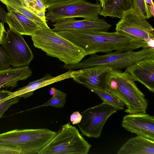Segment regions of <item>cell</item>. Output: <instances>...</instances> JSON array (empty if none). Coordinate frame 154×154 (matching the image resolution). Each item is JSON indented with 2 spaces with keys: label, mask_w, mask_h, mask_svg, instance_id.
Instances as JSON below:
<instances>
[{
  "label": "cell",
  "mask_w": 154,
  "mask_h": 154,
  "mask_svg": "<svg viewBox=\"0 0 154 154\" xmlns=\"http://www.w3.org/2000/svg\"><path fill=\"white\" fill-rule=\"evenodd\" d=\"M122 126L127 130L154 141V117L146 113L129 114L123 118Z\"/></svg>",
  "instance_id": "cell-12"
},
{
  "label": "cell",
  "mask_w": 154,
  "mask_h": 154,
  "mask_svg": "<svg viewBox=\"0 0 154 154\" xmlns=\"http://www.w3.org/2000/svg\"><path fill=\"white\" fill-rule=\"evenodd\" d=\"M72 79L92 91L94 90L107 91V82L112 68L98 65L83 69Z\"/></svg>",
  "instance_id": "cell-11"
},
{
  "label": "cell",
  "mask_w": 154,
  "mask_h": 154,
  "mask_svg": "<svg viewBox=\"0 0 154 154\" xmlns=\"http://www.w3.org/2000/svg\"><path fill=\"white\" fill-rule=\"evenodd\" d=\"M134 81L142 84L154 92V57L137 61L126 68Z\"/></svg>",
  "instance_id": "cell-14"
},
{
  "label": "cell",
  "mask_w": 154,
  "mask_h": 154,
  "mask_svg": "<svg viewBox=\"0 0 154 154\" xmlns=\"http://www.w3.org/2000/svg\"><path fill=\"white\" fill-rule=\"evenodd\" d=\"M6 7L8 11L6 16V23L10 29L20 34L32 36L42 27L16 10Z\"/></svg>",
  "instance_id": "cell-16"
},
{
  "label": "cell",
  "mask_w": 154,
  "mask_h": 154,
  "mask_svg": "<svg viewBox=\"0 0 154 154\" xmlns=\"http://www.w3.org/2000/svg\"><path fill=\"white\" fill-rule=\"evenodd\" d=\"M133 9V0H106L99 15L120 19L124 12Z\"/></svg>",
  "instance_id": "cell-19"
},
{
  "label": "cell",
  "mask_w": 154,
  "mask_h": 154,
  "mask_svg": "<svg viewBox=\"0 0 154 154\" xmlns=\"http://www.w3.org/2000/svg\"><path fill=\"white\" fill-rule=\"evenodd\" d=\"M82 117V115L79 112H74L70 116V121L73 125H77L81 122Z\"/></svg>",
  "instance_id": "cell-29"
},
{
  "label": "cell",
  "mask_w": 154,
  "mask_h": 154,
  "mask_svg": "<svg viewBox=\"0 0 154 154\" xmlns=\"http://www.w3.org/2000/svg\"><path fill=\"white\" fill-rule=\"evenodd\" d=\"M52 26V30L58 32L66 30L89 29L107 32L111 25L104 20L98 19L96 20L84 19L78 20L74 18H68L59 21Z\"/></svg>",
  "instance_id": "cell-15"
},
{
  "label": "cell",
  "mask_w": 154,
  "mask_h": 154,
  "mask_svg": "<svg viewBox=\"0 0 154 154\" xmlns=\"http://www.w3.org/2000/svg\"><path fill=\"white\" fill-rule=\"evenodd\" d=\"M56 32L82 48L86 55L98 53L125 52L140 48H150L145 42L129 38L116 31L110 32L81 29L66 30Z\"/></svg>",
  "instance_id": "cell-1"
},
{
  "label": "cell",
  "mask_w": 154,
  "mask_h": 154,
  "mask_svg": "<svg viewBox=\"0 0 154 154\" xmlns=\"http://www.w3.org/2000/svg\"><path fill=\"white\" fill-rule=\"evenodd\" d=\"M146 3L148 5L149 4V5H154L153 0H145Z\"/></svg>",
  "instance_id": "cell-34"
},
{
  "label": "cell",
  "mask_w": 154,
  "mask_h": 154,
  "mask_svg": "<svg viewBox=\"0 0 154 154\" xmlns=\"http://www.w3.org/2000/svg\"><path fill=\"white\" fill-rule=\"evenodd\" d=\"M23 4L33 13L46 22V8L41 0H21Z\"/></svg>",
  "instance_id": "cell-23"
},
{
  "label": "cell",
  "mask_w": 154,
  "mask_h": 154,
  "mask_svg": "<svg viewBox=\"0 0 154 154\" xmlns=\"http://www.w3.org/2000/svg\"><path fill=\"white\" fill-rule=\"evenodd\" d=\"M117 111L112 106L103 102L81 112V120L77 125L82 135L98 138L100 136L108 119Z\"/></svg>",
  "instance_id": "cell-9"
},
{
  "label": "cell",
  "mask_w": 154,
  "mask_h": 154,
  "mask_svg": "<svg viewBox=\"0 0 154 154\" xmlns=\"http://www.w3.org/2000/svg\"><path fill=\"white\" fill-rule=\"evenodd\" d=\"M7 12L0 5V20L3 23H6V16Z\"/></svg>",
  "instance_id": "cell-32"
},
{
  "label": "cell",
  "mask_w": 154,
  "mask_h": 154,
  "mask_svg": "<svg viewBox=\"0 0 154 154\" xmlns=\"http://www.w3.org/2000/svg\"><path fill=\"white\" fill-rule=\"evenodd\" d=\"M20 98L19 97H15L0 103V118L2 117L4 113L10 106L17 103Z\"/></svg>",
  "instance_id": "cell-26"
},
{
  "label": "cell",
  "mask_w": 154,
  "mask_h": 154,
  "mask_svg": "<svg viewBox=\"0 0 154 154\" xmlns=\"http://www.w3.org/2000/svg\"><path fill=\"white\" fill-rule=\"evenodd\" d=\"M89 58L72 64H64L66 69H82L94 66L103 65L112 70H121L140 60L154 57V48H143L141 50L125 52H111L103 55L92 54Z\"/></svg>",
  "instance_id": "cell-4"
},
{
  "label": "cell",
  "mask_w": 154,
  "mask_h": 154,
  "mask_svg": "<svg viewBox=\"0 0 154 154\" xmlns=\"http://www.w3.org/2000/svg\"><path fill=\"white\" fill-rule=\"evenodd\" d=\"M13 61L8 55L3 48L0 45V70L10 67Z\"/></svg>",
  "instance_id": "cell-25"
},
{
  "label": "cell",
  "mask_w": 154,
  "mask_h": 154,
  "mask_svg": "<svg viewBox=\"0 0 154 154\" xmlns=\"http://www.w3.org/2000/svg\"><path fill=\"white\" fill-rule=\"evenodd\" d=\"M46 8L60 5L67 3L76 0H41Z\"/></svg>",
  "instance_id": "cell-27"
},
{
  "label": "cell",
  "mask_w": 154,
  "mask_h": 154,
  "mask_svg": "<svg viewBox=\"0 0 154 154\" xmlns=\"http://www.w3.org/2000/svg\"><path fill=\"white\" fill-rule=\"evenodd\" d=\"M49 93L50 95L52 96V97L48 101L42 105L34 107L28 110L48 106L57 108L63 107L66 103V94L54 87L50 89Z\"/></svg>",
  "instance_id": "cell-21"
},
{
  "label": "cell",
  "mask_w": 154,
  "mask_h": 154,
  "mask_svg": "<svg viewBox=\"0 0 154 154\" xmlns=\"http://www.w3.org/2000/svg\"><path fill=\"white\" fill-rule=\"evenodd\" d=\"M91 145L69 123L61 128L38 154H87Z\"/></svg>",
  "instance_id": "cell-6"
},
{
  "label": "cell",
  "mask_w": 154,
  "mask_h": 154,
  "mask_svg": "<svg viewBox=\"0 0 154 154\" xmlns=\"http://www.w3.org/2000/svg\"><path fill=\"white\" fill-rule=\"evenodd\" d=\"M117 154H154V141L137 136L128 140Z\"/></svg>",
  "instance_id": "cell-18"
},
{
  "label": "cell",
  "mask_w": 154,
  "mask_h": 154,
  "mask_svg": "<svg viewBox=\"0 0 154 154\" xmlns=\"http://www.w3.org/2000/svg\"><path fill=\"white\" fill-rule=\"evenodd\" d=\"M0 154H22V153L18 149L0 144Z\"/></svg>",
  "instance_id": "cell-28"
},
{
  "label": "cell",
  "mask_w": 154,
  "mask_h": 154,
  "mask_svg": "<svg viewBox=\"0 0 154 154\" xmlns=\"http://www.w3.org/2000/svg\"><path fill=\"white\" fill-rule=\"evenodd\" d=\"M31 36L34 46L47 55L57 58L64 64L80 62L86 56L84 50L48 27H42Z\"/></svg>",
  "instance_id": "cell-2"
},
{
  "label": "cell",
  "mask_w": 154,
  "mask_h": 154,
  "mask_svg": "<svg viewBox=\"0 0 154 154\" xmlns=\"http://www.w3.org/2000/svg\"><path fill=\"white\" fill-rule=\"evenodd\" d=\"M133 0V10L137 14L146 20L152 16L145 0Z\"/></svg>",
  "instance_id": "cell-24"
},
{
  "label": "cell",
  "mask_w": 154,
  "mask_h": 154,
  "mask_svg": "<svg viewBox=\"0 0 154 154\" xmlns=\"http://www.w3.org/2000/svg\"><path fill=\"white\" fill-rule=\"evenodd\" d=\"M56 133L44 128L15 129L0 134V144L18 149L22 154H38Z\"/></svg>",
  "instance_id": "cell-5"
},
{
  "label": "cell",
  "mask_w": 154,
  "mask_h": 154,
  "mask_svg": "<svg viewBox=\"0 0 154 154\" xmlns=\"http://www.w3.org/2000/svg\"><path fill=\"white\" fill-rule=\"evenodd\" d=\"M126 71L112 70L107 82V91L117 96L126 106L129 114L146 113L148 101Z\"/></svg>",
  "instance_id": "cell-3"
},
{
  "label": "cell",
  "mask_w": 154,
  "mask_h": 154,
  "mask_svg": "<svg viewBox=\"0 0 154 154\" xmlns=\"http://www.w3.org/2000/svg\"><path fill=\"white\" fill-rule=\"evenodd\" d=\"M97 1H98L100 2V3L101 4L102 8H103L104 6L105 2L106 0H96Z\"/></svg>",
  "instance_id": "cell-33"
},
{
  "label": "cell",
  "mask_w": 154,
  "mask_h": 154,
  "mask_svg": "<svg viewBox=\"0 0 154 154\" xmlns=\"http://www.w3.org/2000/svg\"><path fill=\"white\" fill-rule=\"evenodd\" d=\"M0 1L6 6L16 10L34 21L41 27H49L47 22L28 9L23 4L21 0H0Z\"/></svg>",
  "instance_id": "cell-20"
},
{
  "label": "cell",
  "mask_w": 154,
  "mask_h": 154,
  "mask_svg": "<svg viewBox=\"0 0 154 154\" xmlns=\"http://www.w3.org/2000/svg\"><path fill=\"white\" fill-rule=\"evenodd\" d=\"M2 22H0V24H1Z\"/></svg>",
  "instance_id": "cell-35"
},
{
  "label": "cell",
  "mask_w": 154,
  "mask_h": 154,
  "mask_svg": "<svg viewBox=\"0 0 154 154\" xmlns=\"http://www.w3.org/2000/svg\"><path fill=\"white\" fill-rule=\"evenodd\" d=\"M102 8L100 3L93 4L87 0H76L48 8L45 17L46 20L53 23L75 17L94 20L99 18Z\"/></svg>",
  "instance_id": "cell-7"
},
{
  "label": "cell",
  "mask_w": 154,
  "mask_h": 154,
  "mask_svg": "<svg viewBox=\"0 0 154 154\" xmlns=\"http://www.w3.org/2000/svg\"><path fill=\"white\" fill-rule=\"evenodd\" d=\"M81 70H69L66 72L56 76H53L47 73L42 78L29 82L27 85L18 89L16 91L11 92L10 95L0 101V103L15 97L25 98L32 96L34 91L42 87L55 82L69 78H73Z\"/></svg>",
  "instance_id": "cell-13"
},
{
  "label": "cell",
  "mask_w": 154,
  "mask_h": 154,
  "mask_svg": "<svg viewBox=\"0 0 154 154\" xmlns=\"http://www.w3.org/2000/svg\"><path fill=\"white\" fill-rule=\"evenodd\" d=\"M92 92L96 94L105 104L110 106L117 111L124 109L125 104L119 98L107 91L94 90Z\"/></svg>",
  "instance_id": "cell-22"
},
{
  "label": "cell",
  "mask_w": 154,
  "mask_h": 154,
  "mask_svg": "<svg viewBox=\"0 0 154 154\" xmlns=\"http://www.w3.org/2000/svg\"><path fill=\"white\" fill-rule=\"evenodd\" d=\"M6 34L1 45L13 61L12 67L28 66L34 56L22 35L11 29L6 32Z\"/></svg>",
  "instance_id": "cell-10"
},
{
  "label": "cell",
  "mask_w": 154,
  "mask_h": 154,
  "mask_svg": "<svg viewBox=\"0 0 154 154\" xmlns=\"http://www.w3.org/2000/svg\"><path fill=\"white\" fill-rule=\"evenodd\" d=\"M11 92L7 90H0V101L8 97Z\"/></svg>",
  "instance_id": "cell-31"
},
{
  "label": "cell",
  "mask_w": 154,
  "mask_h": 154,
  "mask_svg": "<svg viewBox=\"0 0 154 154\" xmlns=\"http://www.w3.org/2000/svg\"><path fill=\"white\" fill-rule=\"evenodd\" d=\"M116 32L131 38L146 42L154 48V29L146 19L137 14L133 9L124 12L116 24Z\"/></svg>",
  "instance_id": "cell-8"
},
{
  "label": "cell",
  "mask_w": 154,
  "mask_h": 154,
  "mask_svg": "<svg viewBox=\"0 0 154 154\" xmlns=\"http://www.w3.org/2000/svg\"><path fill=\"white\" fill-rule=\"evenodd\" d=\"M6 31L5 29L4 23L0 24V44H2L5 36Z\"/></svg>",
  "instance_id": "cell-30"
},
{
  "label": "cell",
  "mask_w": 154,
  "mask_h": 154,
  "mask_svg": "<svg viewBox=\"0 0 154 154\" xmlns=\"http://www.w3.org/2000/svg\"><path fill=\"white\" fill-rule=\"evenodd\" d=\"M32 75L28 66L11 67L0 70V90L2 88H12L20 81L25 80Z\"/></svg>",
  "instance_id": "cell-17"
}]
</instances>
